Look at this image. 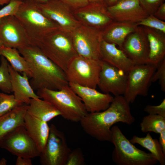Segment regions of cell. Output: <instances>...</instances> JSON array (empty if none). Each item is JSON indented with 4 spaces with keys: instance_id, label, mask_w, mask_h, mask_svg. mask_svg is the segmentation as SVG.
<instances>
[{
    "instance_id": "cell-2",
    "label": "cell",
    "mask_w": 165,
    "mask_h": 165,
    "mask_svg": "<svg viewBox=\"0 0 165 165\" xmlns=\"http://www.w3.org/2000/svg\"><path fill=\"white\" fill-rule=\"evenodd\" d=\"M17 49L28 64L31 74L29 82L34 90H58L69 84L65 72L38 47L30 45Z\"/></svg>"
},
{
    "instance_id": "cell-21",
    "label": "cell",
    "mask_w": 165,
    "mask_h": 165,
    "mask_svg": "<svg viewBox=\"0 0 165 165\" xmlns=\"http://www.w3.org/2000/svg\"><path fill=\"white\" fill-rule=\"evenodd\" d=\"M143 27L149 47L147 64L156 68L159 63L165 58V33L154 29Z\"/></svg>"
},
{
    "instance_id": "cell-43",
    "label": "cell",
    "mask_w": 165,
    "mask_h": 165,
    "mask_svg": "<svg viewBox=\"0 0 165 165\" xmlns=\"http://www.w3.org/2000/svg\"><path fill=\"white\" fill-rule=\"evenodd\" d=\"M7 162V160L5 158H2L0 160V165H6Z\"/></svg>"
},
{
    "instance_id": "cell-23",
    "label": "cell",
    "mask_w": 165,
    "mask_h": 165,
    "mask_svg": "<svg viewBox=\"0 0 165 165\" xmlns=\"http://www.w3.org/2000/svg\"><path fill=\"white\" fill-rule=\"evenodd\" d=\"M24 125L41 153L44 148L49 134L50 127L47 122L39 119L27 112L24 118Z\"/></svg>"
},
{
    "instance_id": "cell-10",
    "label": "cell",
    "mask_w": 165,
    "mask_h": 165,
    "mask_svg": "<svg viewBox=\"0 0 165 165\" xmlns=\"http://www.w3.org/2000/svg\"><path fill=\"white\" fill-rule=\"evenodd\" d=\"M0 147L17 156L31 159L39 157L41 152L24 126H19L0 141Z\"/></svg>"
},
{
    "instance_id": "cell-36",
    "label": "cell",
    "mask_w": 165,
    "mask_h": 165,
    "mask_svg": "<svg viewBox=\"0 0 165 165\" xmlns=\"http://www.w3.org/2000/svg\"><path fill=\"white\" fill-rule=\"evenodd\" d=\"M144 110L148 114L158 115L165 117V99H163L158 105H147Z\"/></svg>"
},
{
    "instance_id": "cell-39",
    "label": "cell",
    "mask_w": 165,
    "mask_h": 165,
    "mask_svg": "<svg viewBox=\"0 0 165 165\" xmlns=\"http://www.w3.org/2000/svg\"><path fill=\"white\" fill-rule=\"evenodd\" d=\"M16 165H32L31 159L17 156L16 162Z\"/></svg>"
},
{
    "instance_id": "cell-12",
    "label": "cell",
    "mask_w": 165,
    "mask_h": 165,
    "mask_svg": "<svg viewBox=\"0 0 165 165\" xmlns=\"http://www.w3.org/2000/svg\"><path fill=\"white\" fill-rule=\"evenodd\" d=\"M37 4L44 16L64 30L72 32L81 24L74 15L73 10L60 0H49Z\"/></svg>"
},
{
    "instance_id": "cell-35",
    "label": "cell",
    "mask_w": 165,
    "mask_h": 165,
    "mask_svg": "<svg viewBox=\"0 0 165 165\" xmlns=\"http://www.w3.org/2000/svg\"><path fill=\"white\" fill-rule=\"evenodd\" d=\"M23 1H12L0 9V19L10 15L15 16Z\"/></svg>"
},
{
    "instance_id": "cell-38",
    "label": "cell",
    "mask_w": 165,
    "mask_h": 165,
    "mask_svg": "<svg viewBox=\"0 0 165 165\" xmlns=\"http://www.w3.org/2000/svg\"><path fill=\"white\" fill-rule=\"evenodd\" d=\"M153 15L157 18L165 20V3H163L159 7Z\"/></svg>"
},
{
    "instance_id": "cell-14",
    "label": "cell",
    "mask_w": 165,
    "mask_h": 165,
    "mask_svg": "<svg viewBox=\"0 0 165 165\" xmlns=\"http://www.w3.org/2000/svg\"><path fill=\"white\" fill-rule=\"evenodd\" d=\"M107 7L103 1L89 3L73 12L81 24L102 31L113 20Z\"/></svg>"
},
{
    "instance_id": "cell-18",
    "label": "cell",
    "mask_w": 165,
    "mask_h": 165,
    "mask_svg": "<svg viewBox=\"0 0 165 165\" xmlns=\"http://www.w3.org/2000/svg\"><path fill=\"white\" fill-rule=\"evenodd\" d=\"M113 20L137 23L148 15L143 10L139 0H120L108 6Z\"/></svg>"
},
{
    "instance_id": "cell-45",
    "label": "cell",
    "mask_w": 165,
    "mask_h": 165,
    "mask_svg": "<svg viewBox=\"0 0 165 165\" xmlns=\"http://www.w3.org/2000/svg\"><path fill=\"white\" fill-rule=\"evenodd\" d=\"M89 3L99 2L103 1V0H88Z\"/></svg>"
},
{
    "instance_id": "cell-40",
    "label": "cell",
    "mask_w": 165,
    "mask_h": 165,
    "mask_svg": "<svg viewBox=\"0 0 165 165\" xmlns=\"http://www.w3.org/2000/svg\"><path fill=\"white\" fill-rule=\"evenodd\" d=\"M159 142L162 148L163 153L165 154V130L160 134Z\"/></svg>"
},
{
    "instance_id": "cell-5",
    "label": "cell",
    "mask_w": 165,
    "mask_h": 165,
    "mask_svg": "<svg viewBox=\"0 0 165 165\" xmlns=\"http://www.w3.org/2000/svg\"><path fill=\"white\" fill-rule=\"evenodd\" d=\"M111 142L114 148L112 159L117 165H154L158 163L155 157L137 148L123 134L118 126L111 128Z\"/></svg>"
},
{
    "instance_id": "cell-31",
    "label": "cell",
    "mask_w": 165,
    "mask_h": 165,
    "mask_svg": "<svg viewBox=\"0 0 165 165\" xmlns=\"http://www.w3.org/2000/svg\"><path fill=\"white\" fill-rule=\"evenodd\" d=\"M136 24L154 29L165 33V22L157 18L153 15H148Z\"/></svg>"
},
{
    "instance_id": "cell-24",
    "label": "cell",
    "mask_w": 165,
    "mask_h": 165,
    "mask_svg": "<svg viewBox=\"0 0 165 165\" xmlns=\"http://www.w3.org/2000/svg\"><path fill=\"white\" fill-rule=\"evenodd\" d=\"M28 105L23 103L0 117V141L17 127L24 126V118Z\"/></svg>"
},
{
    "instance_id": "cell-37",
    "label": "cell",
    "mask_w": 165,
    "mask_h": 165,
    "mask_svg": "<svg viewBox=\"0 0 165 165\" xmlns=\"http://www.w3.org/2000/svg\"><path fill=\"white\" fill-rule=\"evenodd\" d=\"M74 10L84 7L89 3L88 0H60Z\"/></svg>"
},
{
    "instance_id": "cell-41",
    "label": "cell",
    "mask_w": 165,
    "mask_h": 165,
    "mask_svg": "<svg viewBox=\"0 0 165 165\" xmlns=\"http://www.w3.org/2000/svg\"><path fill=\"white\" fill-rule=\"evenodd\" d=\"M120 0H103V2L107 6H112Z\"/></svg>"
},
{
    "instance_id": "cell-44",
    "label": "cell",
    "mask_w": 165,
    "mask_h": 165,
    "mask_svg": "<svg viewBox=\"0 0 165 165\" xmlns=\"http://www.w3.org/2000/svg\"><path fill=\"white\" fill-rule=\"evenodd\" d=\"M37 3H41L46 2L49 0H31Z\"/></svg>"
},
{
    "instance_id": "cell-4",
    "label": "cell",
    "mask_w": 165,
    "mask_h": 165,
    "mask_svg": "<svg viewBox=\"0 0 165 165\" xmlns=\"http://www.w3.org/2000/svg\"><path fill=\"white\" fill-rule=\"evenodd\" d=\"M36 94L40 98L51 103L61 116L68 121L79 122L88 113L81 98L69 84L58 90L39 89Z\"/></svg>"
},
{
    "instance_id": "cell-1",
    "label": "cell",
    "mask_w": 165,
    "mask_h": 165,
    "mask_svg": "<svg viewBox=\"0 0 165 165\" xmlns=\"http://www.w3.org/2000/svg\"><path fill=\"white\" fill-rule=\"evenodd\" d=\"M129 104L123 95L115 96L106 110L88 112L79 122L88 135L100 141L111 142V128L113 125L121 122L130 125L135 120Z\"/></svg>"
},
{
    "instance_id": "cell-42",
    "label": "cell",
    "mask_w": 165,
    "mask_h": 165,
    "mask_svg": "<svg viewBox=\"0 0 165 165\" xmlns=\"http://www.w3.org/2000/svg\"><path fill=\"white\" fill-rule=\"evenodd\" d=\"M15 0L23 1L24 0H0V6L6 4H8L11 1Z\"/></svg>"
},
{
    "instance_id": "cell-3",
    "label": "cell",
    "mask_w": 165,
    "mask_h": 165,
    "mask_svg": "<svg viewBox=\"0 0 165 165\" xmlns=\"http://www.w3.org/2000/svg\"><path fill=\"white\" fill-rule=\"evenodd\" d=\"M30 44L38 47L65 72L72 61L78 56L74 46L72 32L59 27L31 41Z\"/></svg>"
},
{
    "instance_id": "cell-22",
    "label": "cell",
    "mask_w": 165,
    "mask_h": 165,
    "mask_svg": "<svg viewBox=\"0 0 165 165\" xmlns=\"http://www.w3.org/2000/svg\"><path fill=\"white\" fill-rule=\"evenodd\" d=\"M138 26L136 23L113 20L101 31L103 39L120 49L127 36Z\"/></svg>"
},
{
    "instance_id": "cell-13",
    "label": "cell",
    "mask_w": 165,
    "mask_h": 165,
    "mask_svg": "<svg viewBox=\"0 0 165 165\" xmlns=\"http://www.w3.org/2000/svg\"><path fill=\"white\" fill-rule=\"evenodd\" d=\"M127 73L101 60L97 86L104 93L115 96L123 95L126 90Z\"/></svg>"
},
{
    "instance_id": "cell-11",
    "label": "cell",
    "mask_w": 165,
    "mask_h": 165,
    "mask_svg": "<svg viewBox=\"0 0 165 165\" xmlns=\"http://www.w3.org/2000/svg\"><path fill=\"white\" fill-rule=\"evenodd\" d=\"M156 67L146 64H135L127 73L126 89L123 95L129 104L134 102L138 96L148 95L152 75Z\"/></svg>"
},
{
    "instance_id": "cell-19",
    "label": "cell",
    "mask_w": 165,
    "mask_h": 165,
    "mask_svg": "<svg viewBox=\"0 0 165 165\" xmlns=\"http://www.w3.org/2000/svg\"><path fill=\"white\" fill-rule=\"evenodd\" d=\"M9 69L13 95L17 101L28 105L31 99H38L40 97L35 93L25 73L20 75L9 64Z\"/></svg>"
},
{
    "instance_id": "cell-26",
    "label": "cell",
    "mask_w": 165,
    "mask_h": 165,
    "mask_svg": "<svg viewBox=\"0 0 165 165\" xmlns=\"http://www.w3.org/2000/svg\"><path fill=\"white\" fill-rule=\"evenodd\" d=\"M0 56L4 57L17 72L25 73L29 78H31V74L27 62L17 49L4 46L0 47Z\"/></svg>"
},
{
    "instance_id": "cell-28",
    "label": "cell",
    "mask_w": 165,
    "mask_h": 165,
    "mask_svg": "<svg viewBox=\"0 0 165 165\" xmlns=\"http://www.w3.org/2000/svg\"><path fill=\"white\" fill-rule=\"evenodd\" d=\"M140 126L143 133L152 132L159 134L165 130V117L148 114L143 118Z\"/></svg>"
},
{
    "instance_id": "cell-17",
    "label": "cell",
    "mask_w": 165,
    "mask_h": 165,
    "mask_svg": "<svg viewBox=\"0 0 165 165\" xmlns=\"http://www.w3.org/2000/svg\"><path fill=\"white\" fill-rule=\"evenodd\" d=\"M69 86L81 98L88 112L106 110L110 106L114 97L109 94L101 93L96 89L69 83Z\"/></svg>"
},
{
    "instance_id": "cell-16",
    "label": "cell",
    "mask_w": 165,
    "mask_h": 165,
    "mask_svg": "<svg viewBox=\"0 0 165 165\" xmlns=\"http://www.w3.org/2000/svg\"><path fill=\"white\" fill-rule=\"evenodd\" d=\"M120 49L135 64H147L149 47L143 26H138L135 31L129 34Z\"/></svg>"
},
{
    "instance_id": "cell-32",
    "label": "cell",
    "mask_w": 165,
    "mask_h": 165,
    "mask_svg": "<svg viewBox=\"0 0 165 165\" xmlns=\"http://www.w3.org/2000/svg\"><path fill=\"white\" fill-rule=\"evenodd\" d=\"M158 81L161 89L165 92V58L160 62L156 67V70L153 73L151 82Z\"/></svg>"
},
{
    "instance_id": "cell-30",
    "label": "cell",
    "mask_w": 165,
    "mask_h": 165,
    "mask_svg": "<svg viewBox=\"0 0 165 165\" xmlns=\"http://www.w3.org/2000/svg\"><path fill=\"white\" fill-rule=\"evenodd\" d=\"M23 103L16 100L13 94L0 93V117Z\"/></svg>"
},
{
    "instance_id": "cell-25",
    "label": "cell",
    "mask_w": 165,
    "mask_h": 165,
    "mask_svg": "<svg viewBox=\"0 0 165 165\" xmlns=\"http://www.w3.org/2000/svg\"><path fill=\"white\" fill-rule=\"evenodd\" d=\"M27 112L39 119L46 122L61 116L60 112L51 103L40 98L31 99Z\"/></svg>"
},
{
    "instance_id": "cell-7",
    "label": "cell",
    "mask_w": 165,
    "mask_h": 165,
    "mask_svg": "<svg viewBox=\"0 0 165 165\" xmlns=\"http://www.w3.org/2000/svg\"><path fill=\"white\" fill-rule=\"evenodd\" d=\"M101 61L79 56L75 57L65 72L68 83L96 89L101 69Z\"/></svg>"
},
{
    "instance_id": "cell-20",
    "label": "cell",
    "mask_w": 165,
    "mask_h": 165,
    "mask_svg": "<svg viewBox=\"0 0 165 165\" xmlns=\"http://www.w3.org/2000/svg\"><path fill=\"white\" fill-rule=\"evenodd\" d=\"M116 46L103 39L101 46L102 60L127 73L135 64Z\"/></svg>"
},
{
    "instance_id": "cell-9",
    "label": "cell",
    "mask_w": 165,
    "mask_h": 165,
    "mask_svg": "<svg viewBox=\"0 0 165 165\" xmlns=\"http://www.w3.org/2000/svg\"><path fill=\"white\" fill-rule=\"evenodd\" d=\"M50 127L49 136L43 150L39 156L42 165H66L71 151L64 133L53 124Z\"/></svg>"
},
{
    "instance_id": "cell-46",
    "label": "cell",
    "mask_w": 165,
    "mask_h": 165,
    "mask_svg": "<svg viewBox=\"0 0 165 165\" xmlns=\"http://www.w3.org/2000/svg\"><path fill=\"white\" fill-rule=\"evenodd\" d=\"M3 46V45L2 42H1V41L0 40V47H2V46Z\"/></svg>"
},
{
    "instance_id": "cell-27",
    "label": "cell",
    "mask_w": 165,
    "mask_h": 165,
    "mask_svg": "<svg viewBox=\"0 0 165 165\" xmlns=\"http://www.w3.org/2000/svg\"><path fill=\"white\" fill-rule=\"evenodd\" d=\"M133 144H138L148 150L161 165L165 164V154L163 153L158 140L153 139L149 132L145 137L134 136L130 140Z\"/></svg>"
},
{
    "instance_id": "cell-15",
    "label": "cell",
    "mask_w": 165,
    "mask_h": 165,
    "mask_svg": "<svg viewBox=\"0 0 165 165\" xmlns=\"http://www.w3.org/2000/svg\"><path fill=\"white\" fill-rule=\"evenodd\" d=\"M0 40L4 46L16 49L31 45L25 30L14 15L0 19Z\"/></svg>"
},
{
    "instance_id": "cell-34",
    "label": "cell",
    "mask_w": 165,
    "mask_h": 165,
    "mask_svg": "<svg viewBox=\"0 0 165 165\" xmlns=\"http://www.w3.org/2000/svg\"><path fill=\"white\" fill-rule=\"evenodd\" d=\"M85 163V159L81 149L77 148L69 154L66 165H83Z\"/></svg>"
},
{
    "instance_id": "cell-6",
    "label": "cell",
    "mask_w": 165,
    "mask_h": 165,
    "mask_svg": "<svg viewBox=\"0 0 165 165\" xmlns=\"http://www.w3.org/2000/svg\"><path fill=\"white\" fill-rule=\"evenodd\" d=\"M15 16L25 30L30 42L59 28L42 13L37 2L31 0L23 1Z\"/></svg>"
},
{
    "instance_id": "cell-8",
    "label": "cell",
    "mask_w": 165,
    "mask_h": 165,
    "mask_svg": "<svg viewBox=\"0 0 165 165\" xmlns=\"http://www.w3.org/2000/svg\"><path fill=\"white\" fill-rule=\"evenodd\" d=\"M72 34L74 46L78 56L102 60L101 31L81 24Z\"/></svg>"
},
{
    "instance_id": "cell-33",
    "label": "cell",
    "mask_w": 165,
    "mask_h": 165,
    "mask_svg": "<svg viewBox=\"0 0 165 165\" xmlns=\"http://www.w3.org/2000/svg\"><path fill=\"white\" fill-rule=\"evenodd\" d=\"M164 0H139L143 10L148 15H153Z\"/></svg>"
},
{
    "instance_id": "cell-29",
    "label": "cell",
    "mask_w": 165,
    "mask_h": 165,
    "mask_svg": "<svg viewBox=\"0 0 165 165\" xmlns=\"http://www.w3.org/2000/svg\"><path fill=\"white\" fill-rule=\"evenodd\" d=\"M0 64V90L3 93L13 92L10 75L9 69V63L3 56H1Z\"/></svg>"
}]
</instances>
